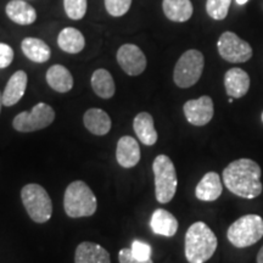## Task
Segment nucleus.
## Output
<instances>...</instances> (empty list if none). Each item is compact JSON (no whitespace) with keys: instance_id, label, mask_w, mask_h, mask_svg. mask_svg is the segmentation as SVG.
Wrapping results in <instances>:
<instances>
[{"instance_id":"1","label":"nucleus","mask_w":263,"mask_h":263,"mask_svg":"<svg viewBox=\"0 0 263 263\" xmlns=\"http://www.w3.org/2000/svg\"><path fill=\"white\" fill-rule=\"evenodd\" d=\"M222 177L226 188L242 199H255L263 190L261 167L254 160L233 161L223 170Z\"/></svg>"},{"instance_id":"2","label":"nucleus","mask_w":263,"mask_h":263,"mask_svg":"<svg viewBox=\"0 0 263 263\" xmlns=\"http://www.w3.org/2000/svg\"><path fill=\"white\" fill-rule=\"evenodd\" d=\"M217 236L203 222L189 227L185 234V257L189 263H205L216 252Z\"/></svg>"},{"instance_id":"3","label":"nucleus","mask_w":263,"mask_h":263,"mask_svg":"<svg viewBox=\"0 0 263 263\" xmlns=\"http://www.w3.org/2000/svg\"><path fill=\"white\" fill-rule=\"evenodd\" d=\"M66 215L71 218L90 217L97 211V197L82 180H74L66 188L64 196Z\"/></svg>"},{"instance_id":"4","label":"nucleus","mask_w":263,"mask_h":263,"mask_svg":"<svg viewBox=\"0 0 263 263\" xmlns=\"http://www.w3.org/2000/svg\"><path fill=\"white\" fill-rule=\"evenodd\" d=\"M263 236V219L258 215H246L233 223L227 232V238L235 248L244 249L259 241Z\"/></svg>"},{"instance_id":"5","label":"nucleus","mask_w":263,"mask_h":263,"mask_svg":"<svg viewBox=\"0 0 263 263\" xmlns=\"http://www.w3.org/2000/svg\"><path fill=\"white\" fill-rule=\"evenodd\" d=\"M153 171L155 176L156 200L160 203H168L176 195L178 185L176 167L168 156L159 155L154 160Z\"/></svg>"},{"instance_id":"6","label":"nucleus","mask_w":263,"mask_h":263,"mask_svg":"<svg viewBox=\"0 0 263 263\" xmlns=\"http://www.w3.org/2000/svg\"><path fill=\"white\" fill-rule=\"evenodd\" d=\"M26 211L35 223H45L52 215V202L47 190L39 184H27L21 190Z\"/></svg>"},{"instance_id":"7","label":"nucleus","mask_w":263,"mask_h":263,"mask_svg":"<svg viewBox=\"0 0 263 263\" xmlns=\"http://www.w3.org/2000/svg\"><path fill=\"white\" fill-rule=\"evenodd\" d=\"M205 59L201 51L190 49L177 61L173 71V81L179 88H190L201 78Z\"/></svg>"},{"instance_id":"8","label":"nucleus","mask_w":263,"mask_h":263,"mask_svg":"<svg viewBox=\"0 0 263 263\" xmlns=\"http://www.w3.org/2000/svg\"><path fill=\"white\" fill-rule=\"evenodd\" d=\"M55 120V111L50 105L39 103L33 106L31 112L18 114L12 121V126L21 133H31V132L44 129L50 126Z\"/></svg>"},{"instance_id":"9","label":"nucleus","mask_w":263,"mask_h":263,"mask_svg":"<svg viewBox=\"0 0 263 263\" xmlns=\"http://www.w3.org/2000/svg\"><path fill=\"white\" fill-rule=\"evenodd\" d=\"M217 48L223 60L232 64H241L252 58L251 45L233 32L223 33L217 43Z\"/></svg>"},{"instance_id":"10","label":"nucleus","mask_w":263,"mask_h":263,"mask_svg":"<svg viewBox=\"0 0 263 263\" xmlns=\"http://www.w3.org/2000/svg\"><path fill=\"white\" fill-rule=\"evenodd\" d=\"M183 111L186 121L196 127L206 126L212 120L213 114H215L212 99L207 95L186 101L183 106Z\"/></svg>"},{"instance_id":"11","label":"nucleus","mask_w":263,"mask_h":263,"mask_svg":"<svg viewBox=\"0 0 263 263\" xmlns=\"http://www.w3.org/2000/svg\"><path fill=\"white\" fill-rule=\"evenodd\" d=\"M117 62L128 76H139L146 68L145 54L136 44H123L120 47Z\"/></svg>"},{"instance_id":"12","label":"nucleus","mask_w":263,"mask_h":263,"mask_svg":"<svg viewBox=\"0 0 263 263\" xmlns=\"http://www.w3.org/2000/svg\"><path fill=\"white\" fill-rule=\"evenodd\" d=\"M117 162L123 168H133L140 161V147L138 141L129 136L118 140L116 149Z\"/></svg>"},{"instance_id":"13","label":"nucleus","mask_w":263,"mask_h":263,"mask_svg":"<svg viewBox=\"0 0 263 263\" xmlns=\"http://www.w3.org/2000/svg\"><path fill=\"white\" fill-rule=\"evenodd\" d=\"M224 87L229 98H242L250 89V77L248 72L239 67L230 68L224 74Z\"/></svg>"},{"instance_id":"14","label":"nucleus","mask_w":263,"mask_h":263,"mask_svg":"<svg viewBox=\"0 0 263 263\" xmlns=\"http://www.w3.org/2000/svg\"><path fill=\"white\" fill-rule=\"evenodd\" d=\"M27 82L28 77L25 71H16L10 77L5 89L3 91V104H4V106H14L21 100L22 97L25 95L26 88H27Z\"/></svg>"},{"instance_id":"15","label":"nucleus","mask_w":263,"mask_h":263,"mask_svg":"<svg viewBox=\"0 0 263 263\" xmlns=\"http://www.w3.org/2000/svg\"><path fill=\"white\" fill-rule=\"evenodd\" d=\"M74 263H111V258L103 246L84 241L76 249Z\"/></svg>"},{"instance_id":"16","label":"nucleus","mask_w":263,"mask_h":263,"mask_svg":"<svg viewBox=\"0 0 263 263\" xmlns=\"http://www.w3.org/2000/svg\"><path fill=\"white\" fill-rule=\"evenodd\" d=\"M223 192L221 177L216 172H209L196 185L195 195L201 201H216Z\"/></svg>"},{"instance_id":"17","label":"nucleus","mask_w":263,"mask_h":263,"mask_svg":"<svg viewBox=\"0 0 263 263\" xmlns=\"http://www.w3.org/2000/svg\"><path fill=\"white\" fill-rule=\"evenodd\" d=\"M5 12L12 22L21 26L32 25L37 20L35 9L25 0H11L6 5Z\"/></svg>"},{"instance_id":"18","label":"nucleus","mask_w":263,"mask_h":263,"mask_svg":"<svg viewBox=\"0 0 263 263\" xmlns=\"http://www.w3.org/2000/svg\"><path fill=\"white\" fill-rule=\"evenodd\" d=\"M150 227L156 235L171 238L178 230V221L171 212L163 209H157L151 216Z\"/></svg>"},{"instance_id":"19","label":"nucleus","mask_w":263,"mask_h":263,"mask_svg":"<svg viewBox=\"0 0 263 263\" xmlns=\"http://www.w3.org/2000/svg\"><path fill=\"white\" fill-rule=\"evenodd\" d=\"M133 128L138 139L144 145L153 146L157 141V132L154 126V118L149 112L138 114L133 121Z\"/></svg>"},{"instance_id":"20","label":"nucleus","mask_w":263,"mask_h":263,"mask_svg":"<svg viewBox=\"0 0 263 263\" xmlns=\"http://www.w3.org/2000/svg\"><path fill=\"white\" fill-rule=\"evenodd\" d=\"M85 128L94 136H105L111 129L112 122L107 112L101 108H89L83 116Z\"/></svg>"},{"instance_id":"21","label":"nucleus","mask_w":263,"mask_h":263,"mask_svg":"<svg viewBox=\"0 0 263 263\" xmlns=\"http://www.w3.org/2000/svg\"><path fill=\"white\" fill-rule=\"evenodd\" d=\"M49 87L58 93H67L73 87V77L71 72L62 65H54L45 74Z\"/></svg>"},{"instance_id":"22","label":"nucleus","mask_w":263,"mask_h":263,"mask_svg":"<svg viewBox=\"0 0 263 263\" xmlns=\"http://www.w3.org/2000/svg\"><path fill=\"white\" fill-rule=\"evenodd\" d=\"M21 49L26 58L37 64L47 62L51 57L50 47L39 38H25L21 43Z\"/></svg>"},{"instance_id":"23","label":"nucleus","mask_w":263,"mask_h":263,"mask_svg":"<svg viewBox=\"0 0 263 263\" xmlns=\"http://www.w3.org/2000/svg\"><path fill=\"white\" fill-rule=\"evenodd\" d=\"M162 9L166 17L173 22H186L194 12L190 0H163Z\"/></svg>"},{"instance_id":"24","label":"nucleus","mask_w":263,"mask_h":263,"mask_svg":"<svg viewBox=\"0 0 263 263\" xmlns=\"http://www.w3.org/2000/svg\"><path fill=\"white\" fill-rule=\"evenodd\" d=\"M58 45L62 51L68 54H78L85 47L84 35L74 27H66L59 33Z\"/></svg>"},{"instance_id":"25","label":"nucleus","mask_w":263,"mask_h":263,"mask_svg":"<svg viewBox=\"0 0 263 263\" xmlns=\"http://www.w3.org/2000/svg\"><path fill=\"white\" fill-rule=\"evenodd\" d=\"M91 88L94 93L101 99H110L115 95L116 85H115L114 77L110 72L105 68H99L91 74Z\"/></svg>"},{"instance_id":"26","label":"nucleus","mask_w":263,"mask_h":263,"mask_svg":"<svg viewBox=\"0 0 263 263\" xmlns=\"http://www.w3.org/2000/svg\"><path fill=\"white\" fill-rule=\"evenodd\" d=\"M230 4L232 0H207L206 11L211 18L221 21L228 15Z\"/></svg>"},{"instance_id":"27","label":"nucleus","mask_w":263,"mask_h":263,"mask_svg":"<svg viewBox=\"0 0 263 263\" xmlns=\"http://www.w3.org/2000/svg\"><path fill=\"white\" fill-rule=\"evenodd\" d=\"M66 15L73 21H80L87 14V0H64Z\"/></svg>"},{"instance_id":"28","label":"nucleus","mask_w":263,"mask_h":263,"mask_svg":"<svg viewBox=\"0 0 263 263\" xmlns=\"http://www.w3.org/2000/svg\"><path fill=\"white\" fill-rule=\"evenodd\" d=\"M106 11L114 17H121L129 11L132 0H104Z\"/></svg>"},{"instance_id":"29","label":"nucleus","mask_w":263,"mask_h":263,"mask_svg":"<svg viewBox=\"0 0 263 263\" xmlns=\"http://www.w3.org/2000/svg\"><path fill=\"white\" fill-rule=\"evenodd\" d=\"M130 251L133 256L140 261H146V259L151 258V254H153V250H151V246L146 242L140 241V240H134L132 242Z\"/></svg>"},{"instance_id":"30","label":"nucleus","mask_w":263,"mask_h":263,"mask_svg":"<svg viewBox=\"0 0 263 263\" xmlns=\"http://www.w3.org/2000/svg\"><path fill=\"white\" fill-rule=\"evenodd\" d=\"M14 60V50L5 43H0V70L11 65Z\"/></svg>"},{"instance_id":"31","label":"nucleus","mask_w":263,"mask_h":263,"mask_svg":"<svg viewBox=\"0 0 263 263\" xmlns=\"http://www.w3.org/2000/svg\"><path fill=\"white\" fill-rule=\"evenodd\" d=\"M118 261L120 263H154L153 259H146V261H140L136 258L132 254L130 249H122L118 254Z\"/></svg>"},{"instance_id":"32","label":"nucleus","mask_w":263,"mask_h":263,"mask_svg":"<svg viewBox=\"0 0 263 263\" xmlns=\"http://www.w3.org/2000/svg\"><path fill=\"white\" fill-rule=\"evenodd\" d=\"M257 263H263V246L261 248V250H259V251H258Z\"/></svg>"},{"instance_id":"33","label":"nucleus","mask_w":263,"mask_h":263,"mask_svg":"<svg viewBox=\"0 0 263 263\" xmlns=\"http://www.w3.org/2000/svg\"><path fill=\"white\" fill-rule=\"evenodd\" d=\"M249 0H236V3H238L239 5H244V4H246V3H248Z\"/></svg>"},{"instance_id":"34","label":"nucleus","mask_w":263,"mask_h":263,"mask_svg":"<svg viewBox=\"0 0 263 263\" xmlns=\"http://www.w3.org/2000/svg\"><path fill=\"white\" fill-rule=\"evenodd\" d=\"M3 105H4V104H3V94L0 93V112H2V106H3Z\"/></svg>"},{"instance_id":"35","label":"nucleus","mask_w":263,"mask_h":263,"mask_svg":"<svg viewBox=\"0 0 263 263\" xmlns=\"http://www.w3.org/2000/svg\"><path fill=\"white\" fill-rule=\"evenodd\" d=\"M228 103H229V104H232V103H233V98H229V100H228Z\"/></svg>"},{"instance_id":"36","label":"nucleus","mask_w":263,"mask_h":263,"mask_svg":"<svg viewBox=\"0 0 263 263\" xmlns=\"http://www.w3.org/2000/svg\"><path fill=\"white\" fill-rule=\"evenodd\" d=\"M262 122H263V112H262Z\"/></svg>"}]
</instances>
